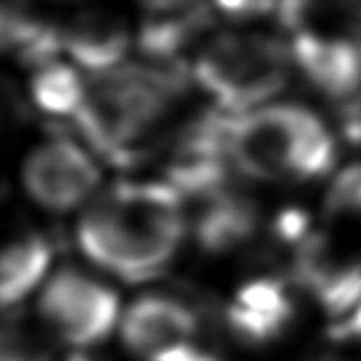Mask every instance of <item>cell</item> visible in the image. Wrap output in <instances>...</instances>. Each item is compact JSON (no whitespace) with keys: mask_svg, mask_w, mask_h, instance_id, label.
<instances>
[{"mask_svg":"<svg viewBox=\"0 0 361 361\" xmlns=\"http://www.w3.org/2000/svg\"><path fill=\"white\" fill-rule=\"evenodd\" d=\"M185 235L183 197L169 183H119L101 192L78 222L90 261L126 281L163 272Z\"/></svg>","mask_w":361,"mask_h":361,"instance_id":"obj_1","label":"cell"},{"mask_svg":"<svg viewBox=\"0 0 361 361\" xmlns=\"http://www.w3.org/2000/svg\"><path fill=\"white\" fill-rule=\"evenodd\" d=\"M176 92V78L165 71L117 66L87 82L75 121L99 154L115 165H130L158 135Z\"/></svg>","mask_w":361,"mask_h":361,"instance_id":"obj_2","label":"cell"},{"mask_svg":"<svg viewBox=\"0 0 361 361\" xmlns=\"http://www.w3.org/2000/svg\"><path fill=\"white\" fill-rule=\"evenodd\" d=\"M226 149L243 174L261 180L318 178L336 160L334 137L320 117L288 103L229 117Z\"/></svg>","mask_w":361,"mask_h":361,"instance_id":"obj_3","label":"cell"},{"mask_svg":"<svg viewBox=\"0 0 361 361\" xmlns=\"http://www.w3.org/2000/svg\"><path fill=\"white\" fill-rule=\"evenodd\" d=\"M288 49L263 35H217L195 60V80L226 112L256 110L290 75Z\"/></svg>","mask_w":361,"mask_h":361,"instance_id":"obj_4","label":"cell"},{"mask_svg":"<svg viewBox=\"0 0 361 361\" xmlns=\"http://www.w3.org/2000/svg\"><path fill=\"white\" fill-rule=\"evenodd\" d=\"M39 313L55 334L71 345H94L117 325L115 290L78 270H62L46 283Z\"/></svg>","mask_w":361,"mask_h":361,"instance_id":"obj_5","label":"cell"},{"mask_svg":"<svg viewBox=\"0 0 361 361\" xmlns=\"http://www.w3.org/2000/svg\"><path fill=\"white\" fill-rule=\"evenodd\" d=\"M121 336L142 361H215L199 348V322L188 304L149 295L121 320Z\"/></svg>","mask_w":361,"mask_h":361,"instance_id":"obj_6","label":"cell"},{"mask_svg":"<svg viewBox=\"0 0 361 361\" xmlns=\"http://www.w3.org/2000/svg\"><path fill=\"white\" fill-rule=\"evenodd\" d=\"M99 167L71 140L55 137L39 145L23 165V185L42 208L71 211L99 188Z\"/></svg>","mask_w":361,"mask_h":361,"instance_id":"obj_7","label":"cell"},{"mask_svg":"<svg viewBox=\"0 0 361 361\" xmlns=\"http://www.w3.org/2000/svg\"><path fill=\"white\" fill-rule=\"evenodd\" d=\"M290 55L307 80L329 99H348L361 90L359 44L300 32L293 42Z\"/></svg>","mask_w":361,"mask_h":361,"instance_id":"obj_8","label":"cell"},{"mask_svg":"<svg viewBox=\"0 0 361 361\" xmlns=\"http://www.w3.org/2000/svg\"><path fill=\"white\" fill-rule=\"evenodd\" d=\"M60 35L62 49L94 75L121 66L130 46L126 23L106 9H85L75 14Z\"/></svg>","mask_w":361,"mask_h":361,"instance_id":"obj_9","label":"cell"},{"mask_svg":"<svg viewBox=\"0 0 361 361\" xmlns=\"http://www.w3.org/2000/svg\"><path fill=\"white\" fill-rule=\"evenodd\" d=\"M293 318V302L283 283L256 279L235 293L226 311V322L245 343L261 345L277 338Z\"/></svg>","mask_w":361,"mask_h":361,"instance_id":"obj_10","label":"cell"},{"mask_svg":"<svg viewBox=\"0 0 361 361\" xmlns=\"http://www.w3.org/2000/svg\"><path fill=\"white\" fill-rule=\"evenodd\" d=\"M195 229L202 250L211 254L231 252L245 245L256 231V208L245 195L224 188L204 199Z\"/></svg>","mask_w":361,"mask_h":361,"instance_id":"obj_11","label":"cell"},{"mask_svg":"<svg viewBox=\"0 0 361 361\" xmlns=\"http://www.w3.org/2000/svg\"><path fill=\"white\" fill-rule=\"evenodd\" d=\"M62 46L58 27H51L21 5H0V53L12 55L35 69L53 62Z\"/></svg>","mask_w":361,"mask_h":361,"instance_id":"obj_12","label":"cell"},{"mask_svg":"<svg viewBox=\"0 0 361 361\" xmlns=\"http://www.w3.org/2000/svg\"><path fill=\"white\" fill-rule=\"evenodd\" d=\"M51 256V245L37 233L0 245V309L21 302L44 279Z\"/></svg>","mask_w":361,"mask_h":361,"instance_id":"obj_13","label":"cell"},{"mask_svg":"<svg viewBox=\"0 0 361 361\" xmlns=\"http://www.w3.org/2000/svg\"><path fill=\"white\" fill-rule=\"evenodd\" d=\"M149 18L140 30V46L151 58L172 60L197 39L208 25V12L202 3L167 9H149Z\"/></svg>","mask_w":361,"mask_h":361,"instance_id":"obj_14","label":"cell"},{"mask_svg":"<svg viewBox=\"0 0 361 361\" xmlns=\"http://www.w3.org/2000/svg\"><path fill=\"white\" fill-rule=\"evenodd\" d=\"M30 94L37 106L49 115L75 117L87 97V82L80 78L73 66L53 60L35 69Z\"/></svg>","mask_w":361,"mask_h":361,"instance_id":"obj_15","label":"cell"},{"mask_svg":"<svg viewBox=\"0 0 361 361\" xmlns=\"http://www.w3.org/2000/svg\"><path fill=\"white\" fill-rule=\"evenodd\" d=\"M0 361H46L42 341L23 320H0Z\"/></svg>","mask_w":361,"mask_h":361,"instance_id":"obj_16","label":"cell"},{"mask_svg":"<svg viewBox=\"0 0 361 361\" xmlns=\"http://www.w3.org/2000/svg\"><path fill=\"white\" fill-rule=\"evenodd\" d=\"M329 217L361 215V165H350L329 185L325 199Z\"/></svg>","mask_w":361,"mask_h":361,"instance_id":"obj_17","label":"cell"},{"mask_svg":"<svg viewBox=\"0 0 361 361\" xmlns=\"http://www.w3.org/2000/svg\"><path fill=\"white\" fill-rule=\"evenodd\" d=\"M274 231L277 235L288 245H302L304 240H309V217L304 215L298 208H286L274 222Z\"/></svg>","mask_w":361,"mask_h":361,"instance_id":"obj_18","label":"cell"},{"mask_svg":"<svg viewBox=\"0 0 361 361\" xmlns=\"http://www.w3.org/2000/svg\"><path fill=\"white\" fill-rule=\"evenodd\" d=\"M281 0H215V5L222 9L224 14L235 18H254L265 16L279 9Z\"/></svg>","mask_w":361,"mask_h":361,"instance_id":"obj_19","label":"cell"},{"mask_svg":"<svg viewBox=\"0 0 361 361\" xmlns=\"http://www.w3.org/2000/svg\"><path fill=\"white\" fill-rule=\"evenodd\" d=\"M329 336L334 341H361V302L343 318L334 320V325L329 327Z\"/></svg>","mask_w":361,"mask_h":361,"instance_id":"obj_20","label":"cell"},{"mask_svg":"<svg viewBox=\"0 0 361 361\" xmlns=\"http://www.w3.org/2000/svg\"><path fill=\"white\" fill-rule=\"evenodd\" d=\"M149 9H167V7H178V5H190L199 3V0H142Z\"/></svg>","mask_w":361,"mask_h":361,"instance_id":"obj_21","label":"cell"},{"mask_svg":"<svg viewBox=\"0 0 361 361\" xmlns=\"http://www.w3.org/2000/svg\"><path fill=\"white\" fill-rule=\"evenodd\" d=\"M350 135H353L355 140H361V117L350 121Z\"/></svg>","mask_w":361,"mask_h":361,"instance_id":"obj_22","label":"cell"},{"mask_svg":"<svg viewBox=\"0 0 361 361\" xmlns=\"http://www.w3.org/2000/svg\"><path fill=\"white\" fill-rule=\"evenodd\" d=\"M66 361H99V359H94V357H87V355H75V357H69Z\"/></svg>","mask_w":361,"mask_h":361,"instance_id":"obj_23","label":"cell"}]
</instances>
